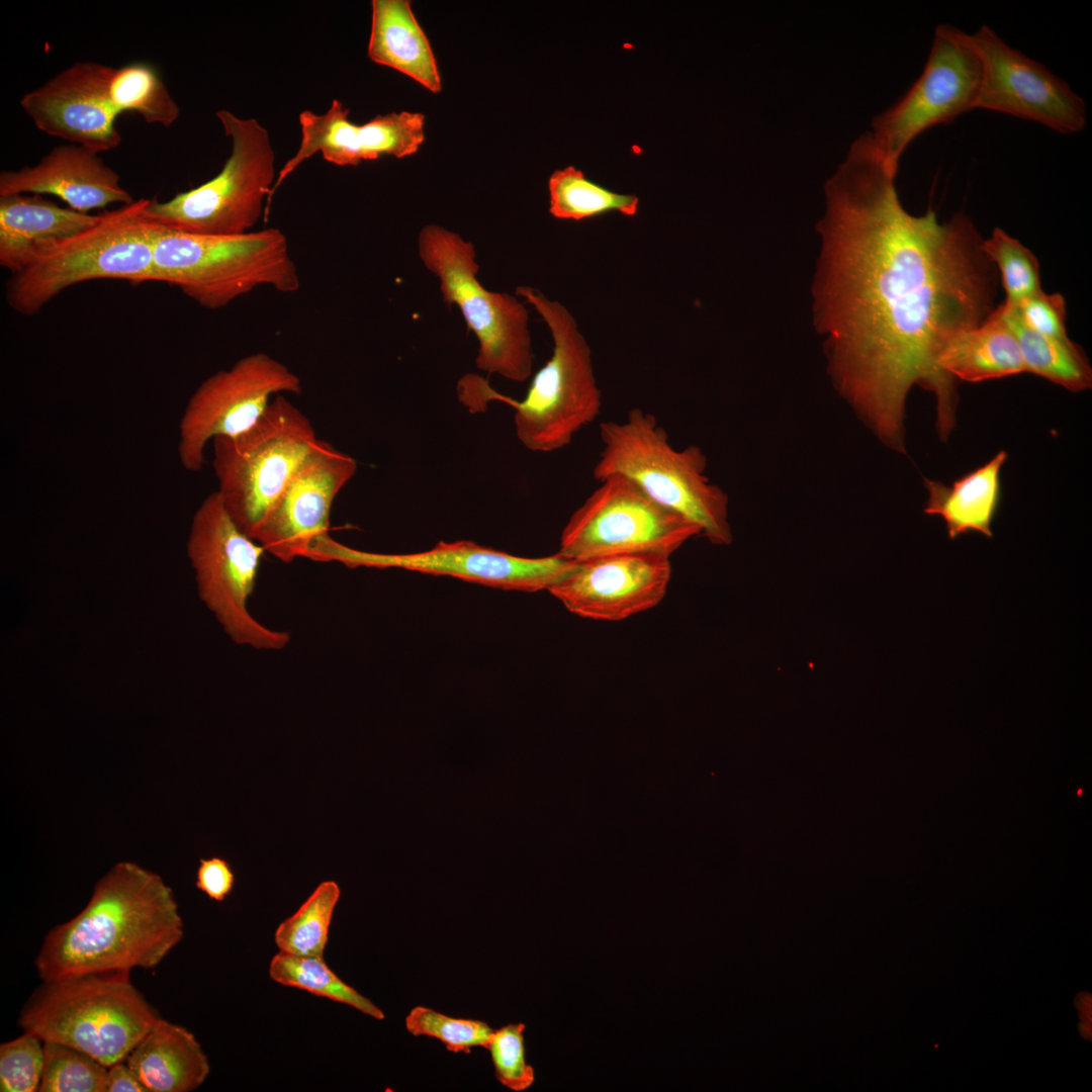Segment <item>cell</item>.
I'll return each instance as SVG.
<instances>
[{
  "instance_id": "obj_1",
  "label": "cell",
  "mask_w": 1092,
  "mask_h": 1092,
  "mask_svg": "<svg viewBox=\"0 0 1092 1092\" xmlns=\"http://www.w3.org/2000/svg\"><path fill=\"white\" fill-rule=\"evenodd\" d=\"M870 132L825 185L815 316L843 396L888 447L905 453L906 398L934 393L942 441L956 428L954 378L938 356L995 309L997 269L972 219L909 213Z\"/></svg>"
},
{
  "instance_id": "obj_2",
  "label": "cell",
  "mask_w": 1092,
  "mask_h": 1092,
  "mask_svg": "<svg viewBox=\"0 0 1092 1092\" xmlns=\"http://www.w3.org/2000/svg\"><path fill=\"white\" fill-rule=\"evenodd\" d=\"M183 936L172 889L158 874L119 861L97 881L76 916L48 932L35 968L42 981L153 969Z\"/></svg>"
},
{
  "instance_id": "obj_3",
  "label": "cell",
  "mask_w": 1092,
  "mask_h": 1092,
  "mask_svg": "<svg viewBox=\"0 0 1092 1092\" xmlns=\"http://www.w3.org/2000/svg\"><path fill=\"white\" fill-rule=\"evenodd\" d=\"M600 438L596 480L624 476L651 499L697 525L711 543H731L728 496L706 476L707 460L699 447L674 449L655 416L640 408L629 411L622 423H601Z\"/></svg>"
},
{
  "instance_id": "obj_4",
  "label": "cell",
  "mask_w": 1092,
  "mask_h": 1092,
  "mask_svg": "<svg viewBox=\"0 0 1092 1092\" xmlns=\"http://www.w3.org/2000/svg\"><path fill=\"white\" fill-rule=\"evenodd\" d=\"M130 972L84 974L43 983L19 1014L23 1031L80 1050L106 1067L125 1061L161 1018Z\"/></svg>"
},
{
  "instance_id": "obj_5",
  "label": "cell",
  "mask_w": 1092,
  "mask_h": 1092,
  "mask_svg": "<svg viewBox=\"0 0 1092 1092\" xmlns=\"http://www.w3.org/2000/svg\"><path fill=\"white\" fill-rule=\"evenodd\" d=\"M151 281L175 285L208 309L224 307L261 286L282 293L300 286L287 239L274 228L208 236L159 224Z\"/></svg>"
},
{
  "instance_id": "obj_6",
  "label": "cell",
  "mask_w": 1092,
  "mask_h": 1092,
  "mask_svg": "<svg viewBox=\"0 0 1092 1092\" xmlns=\"http://www.w3.org/2000/svg\"><path fill=\"white\" fill-rule=\"evenodd\" d=\"M147 200L101 213L92 226L12 274L6 285L10 307L35 314L66 288L90 280L151 281L159 224L146 216Z\"/></svg>"
},
{
  "instance_id": "obj_7",
  "label": "cell",
  "mask_w": 1092,
  "mask_h": 1092,
  "mask_svg": "<svg viewBox=\"0 0 1092 1092\" xmlns=\"http://www.w3.org/2000/svg\"><path fill=\"white\" fill-rule=\"evenodd\" d=\"M515 292L533 305L553 340L552 355L534 375L525 398L510 401L516 410V435L528 450L549 453L570 444L597 419L602 392L590 348L568 309L530 286H518Z\"/></svg>"
},
{
  "instance_id": "obj_8",
  "label": "cell",
  "mask_w": 1092,
  "mask_h": 1092,
  "mask_svg": "<svg viewBox=\"0 0 1092 1092\" xmlns=\"http://www.w3.org/2000/svg\"><path fill=\"white\" fill-rule=\"evenodd\" d=\"M418 252L423 265L439 279L445 304L457 305L467 331L475 335L476 367L508 380H527L533 367L529 312L516 296L481 285L474 245L429 223L419 233Z\"/></svg>"
},
{
  "instance_id": "obj_9",
  "label": "cell",
  "mask_w": 1092,
  "mask_h": 1092,
  "mask_svg": "<svg viewBox=\"0 0 1092 1092\" xmlns=\"http://www.w3.org/2000/svg\"><path fill=\"white\" fill-rule=\"evenodd\" d=\"M232 152L221 171L166 202L148 198L145 214L164 228L197 235L240 236L265 213L275 183V154L267 129L255 118L216 111Z\"/></svg>"
},
{
  "instance_id": "obj_10",
  "label": "cell",
  "mask_w": 1092,
  "mask_h": 1092,
  "mask_svg": "<svg viewBox=\"0 0 1092 1092\" xmlns=\"http://www.w3.org/2000/svg\"><path fill=\"white\" fill-rule=\"evenodd\" d=\"M316 441L310 421L283 394L247 430L212 440L216 491L244 533L252 536Z\"/></svg>"
},
{
  "instance_id": "obj_11",
  "label": "cell",
  "mask_w": 1092,
  "mask_h": 1092,
  "mask_svg": "<svg viewBox=\"0 0 1092 1092\" xmlns=\"http://www.w3.org/2000/svg\"><path fill=\"white\" fill-rule=\"evenodd\" d=\"M186 552L199 600L233 642L260 650L288 645L287 631L268 628L248 609L265 550L238 527L217 491L196 509Z\"/></svg>"
},
{
  "instance_id": "obj_12",
  "label": "cell",
  "mask_w": 1092,
  "mask_h": 1092,
  "mask_svg": "<svg viewBox=\"0 0 1092 1092\" xmlns=\"http://www.w3.org/2000/svg\"><path fill=\"white\" fill-rule=\"evenodd\" d=\"M570 516L558 554L580 562L595 557L651 553L670 557L700 528L657 504L632 481L611 475Z\"/></svg>"
},
{
  "instance_id": "obj_13",
  "label": "cell",
  "mask_w": 1092,
  "mask_h": 1092,
  "mask_svg": "<svg viewBox=\"0 0 1092 1092\" xmlns=\"http://www.w3.org/2000/svg\"><path fill=\"white\" fill-rule=\"evenodd\" d=\"M981 79V59L969 33L938 25L922 74L896 104L873 120L870 133L881 155L898 170L902 154L916 136L976 108Z\"/></svg>"
},
{
  "instance_id": "obj_14",
  "label": "cell",
  "mask_w": 1092,
  "mask_h": 1092,
  "mask_svg": "<svg viewBox=\"0 0 1092 1092\" xmlns=\"http://www.w3.org/2000/svg\"><path fill=\"white\" fill-rule=\"evenodd\" d=\"M301 381L266 353H254L206 378L192 393L179 424L178 456L184 469L198 472L206 445L252 426L272 395L300 393Z\"/></svg>"
},
{
  "instance_id": "obj_15",
  "label": "cell",
  "mask_w": 1092,
  "mask_h": 1092,
  "mask_svg": "<svg viewBox=\"0 0 1092 1092\" xmlns=\"http://www.w3.org/2000/svg\"><path fill=\"white\" fill-rule=\"evenodd\" d=\"M309 559L340 562L348 567L401 568L447 575L482 585L534 593L549 590L576 566L558 553L537 558L516 556L473 541L439 542L414 553H375L346 546L330 535L321 538Z\"/></svg>"
},
{
  "instance_id": "obj_16",
  "label": "cell",
  "mask_w": 1092,
  "mask_h": 1092,
  "mask_svg": "<svg viewBox=\"0 0 1092 1092\" xmlns=\"http://www.w3.org/2000/svg\"><path fill=\"white\" fill-rule=\"evenodd\" d=\"M969 36L982 63L975 109L1034 121L1062 134L1077 133L1086 126L1085 102L1062 78L986 25Z\"/></svg>"
},
{
  "instance_id": "obj_17",
  "label": "cell",
  "mask_w": 1092,
  "mask_h": 1092,
  "mask_svg": "<svg viewBox=\"0 0 1092 1092\" xmlns=\"http://www.w3.org/2000/svg\"><path fill=\"white\" fill-rule=\"evenodd\" d=\"M356 470L353 457L317 439L251 537L284 563L307 558L329 534L334 499Z\"/></svg>"
},
{
  "instance_id": "obj_18",
  "label": "cell",
  "mask_w": 1092,
  "mask_h": 1092,
  "mask_svg": "<svg viewBox=\"0 0 1092 1092\" xmlns=\"http://www.w3.org/2000/svg\"><path fill=\"white\" fill-rule=\"evenodd\" d=\"M669 558L651 553L590 558L577 562L549 592L576 616L621 621L663 600L671 577Z\"/></svg>"
},
{
  "instance_id": "obj_19",
  "label": "cell",
  "mask_w": 1092,
  "mask_h": 1092,
  "mask_svg": "<svg viewBox=\"0 0 1092 1092\" xmlns=\"http://www.w3.org/2000/svg\"><path fill=\"white\" fill-rule=\"evenodd\" d=\"M114 68L93 61L76 62L36 89L19 104L35 126L53 136L96 153L119 146L109 86Z\"/></svg>"
},
{
  "instance_id": "obj_20",
  "label": "cell",
  "mask_w": 1092,
  "mask_h": 1092,
  "mask_svg": "<svg viewBox=\"0 0 1092 1092\" xmlns=\"http://www.w3.org/2000/svg\"><path fill=\"white\" fill-rule=\"evenodd\" d=\"M350 110L340 100H333L329 109L317 114L303 110L299 114L301 140L296 154L279 171L265 207L282 182L301 163L316 153L338 166H357L388 155L397 159L418 152L425 140V115L400 111L376 115L363 124L349 119Z\"/></svg>"
},
{
  "instance_id": "obj_21",
  "label": "cell",
  "mask_w": 1092,
  "mask_h": 1092,
  "mask_svg": "<svg viewBox=\"0 0 1092 1092\" xmlns=\"http://www.w3.org/2000/svg\"><path fill=\"white\" fill-rule=\"evenodd\" d=\"M99 154L79 145L54 148L36 165L0 174V196L52 194L79 212L134 201Z\"/></svg>"
},
{
  "instance_id": "obj_22",
  "label": "cell",
  "mask_w": 1092,
  "mask_h": 1092,
  "mask_svg": "<svg viewBox=\"0 0 1092 1092\" xmlns=\"http://www.w3.org/2000/svg\"><path fill=\"white\" fill-rule=\"evenodd\" d=\"M99 217L60 207L39 194L0 196V264L15 274Z\"/></svg>"
},
{
  "instance_id": "obj_23",
  "label": "cell",
  "mask_w": 1092,
  "mask_h": 1092,
  "mask_svg": "<svg viewBox=\"0 0 1092 1092\" xmlns=\"http://www.w3.org/2000/svg\"><path fill=\"white\" fill-rule=\"evenodd\" d=\"M125 1063L148 1092H191L210 1073L206 1054L187 1028L160 1018Z\"/></svg>"
},
{
  "instance_id": "obj_24",
  "label": "cell",
  "mask_w": 1092,
  "mask_h": 1092,
  "mask_svg": "<svg viewBox=\"0 0 1092 1092\" xmlns=\"http://www.w3.org/2000/svg\"><path fill=\"white\" fill-rule=\"evenodd\" d=\"M367 53L379 65L396 70L432 93L442 80L430 40L408 0H373Z\"/></svg>"
},
{
  "instance_id": "obj_25",
  "label": "cell",
  "mask_w": 1092,
  "mask_h": 1092,
  "mask_svg": "<svg viewBox=\"0 0 1092 1092\" xmlns=\"http://www.w3.org/2000/svg\"><path fill=\"white\" fill-rule=\"evenodd\" d=\"M1007 458V452L1001 450L951 485L923 479L928 491L924 513L944 521L950 540L972 532L993 537L992 524L1001 499V470Z\"/></svg>"
},
{
  "instance_id": "obj_26",
  "label": "cell",
  "mask_w": 1092,
  "mask_h": 1092,
  "mask_svg": "<svg viewBox=\"0 0 1092 1092\" xmlns=\"http://www.w3.org/2000/svg\"><path fill=\"white\" fill-rule=\"evenodd\" d=\"M937 364L954 379L967 382L1025 372L1017 339L998 306L981 325L956 336L939 354Z\"/></svg>"
},
{
  "instance_id": "obj_27",
  "label": "cell",
  "mask_w": 1092,
  "mask_h": 1092,
  "mask_svg": "<svg viewBox=\"0 0 1092 1092\" xmlns=\"http://www.w3.org/2000/svg\"><path fill=\"white\" fill-rule=\"evenodd\" d=\"M997 306L1017 339L1025 372L1040 376L1072 392L1091 388L1092 369L1077 344L1044 337L1027 328L1015 307L1003 302Z\"/></svg>"
},
{
  "instance_id": "obj_28",
  "label": "cell",
  "mask_w": 1092,
  "mask_h": 1092,
  "mask_svg": "<svg viewBox=\"0 0 1092 1092\" xmlns=\"http://www.w3.org/2000/svg\"><path fill=\"white\" fill-rule=\"evenodd\" d=\"M549 212L559 219L583 220L612 211L638 212L639 198L614 192L585 177L573 166L554 171L548 180Z\"/></svg>"
},
{
  "instance_id": "obj_29",
  "label": "cell",
  "mask_w": 1092,
  "mask_h": 1092,
  "mask_svg": "<svg viewBox=\"0 0 1092 1092\" xmlns=\"http://www.w3.org/2000/svg\"><path fill=\"white\" fill-rule=\"evenodd\" d=\"M270 978L329 1000L348 1005L377 1020L384 1019L383 1011L369 998L344 982L324 961L323 957L294 956L278 951L269 964Z\"/></svg>"
},
{
  "instance_id": "obj_30",
  "label": "cell",
  "mask_w": 1092,
  "mask_h": 1092,
  "mask_svg": "<svg viewBox=\"0 0 1092 1092\" xmlns=\"http://www.w3.org/2000/svg\"><path fill=\"white\" fill-rule=\"evenodd\" d=\"M341 890L334 881L322 882L301 906L276 928L278 951L323 957Z\"/></svg>"
},
{
  "instance_id": "obj_31",
  "label": "cell",
  "mask_w": 1092,
  "mask_h": 1092,
  "mask_svg": "<svg viewBox=\"0 0 1092 1092\" xmlns=\"http://www.w3.org/2000/svg\"><path fill=\"white\" fill-rule=\"evenodd\" d=\"M109 92L119 113L134 111L146 122L163 126L173 124L179 117L178 104L156 70L147 63L114 68Z\"/></svg>"
},
{
  "instance_id": "obj_32",
  "label": "cell",
  "mask_w": 1092,
  "mask_h": 1092,
  "mask_svg": "<svg viewBox=\"0 0 1092 1092\" xmlns=\"http://www.w3.org/2000/svg\"><path fill=\"white\" fill-rule=\"evenodd\" d=\"M982 249L1000 273L1004 304L1015 307L1042 290L1037 258L1002 229H994L991 236L983 240Z\"/></svg>"
},
{
  "instance_id": "obj_33",
  "label": "cell",
  "mask_w": 1092,
  "mask_h": 1092,
  "mask_svg": "<svg viewBox=\"0 0 1092 1092\" xmlns=\"http://www.w3.org/2000/svg\"><path fill=\"white\" fill-rule=\"evenodd\" d=\"M42 1042L43 1069L38 1092H102L106 1066L67 1044Z\"/></svg>"
},
{
  "instance_id": "obj_34",
  "label": "cell",
  "mask_w": 1092,
  "mask_h": 1092,
  "mask_svg": "<svg viewBox=\"0 0 1092 1092\" xmlns=\"http://www.w3.org/2000/svg\"><path fill=\"white\" fill-rule=\"evenodd\" d=\"M406 1030L414 1036H428L441 1041L451 1053L469 1054L473 1048H485L493 1029L484 1021L456 1018L425 1006L411 1009L404 1018Z\"/></svg>"
},
{
  "instance_id": "obj_35",
  "label": "cell",
  "mask_w": 1092,
  "mask_h": 1092,
  "mask_svg": "<svg viewBox=\"0 0 1092 1092\" xmlns=\"http://www.w3.org/2000/svg\"><path fill=\"white\" fill-rule=\"evenodd\" d=\"M524 1023H509L493 1029L485 1049L489 1052L496 1080L506 1088L521 1092L535 1081V1072L526 1060Z\"/></svg>"
},
{
  "instance_id": "obj_36",
  "label": "cell",
  "mask_w": 1092,
  "mask_h": 1092,
  "mask_svg": "<svg viewBox=\"0 0 1092 1092\" xmlns=\"http://www.w3.org/2000/svg\"><path fill=\"white\" fill-rule=\"evenodd\" d=\"M33 1033L22 1035L0 1045V1091H38L43 1069V1044Z\"/></svg>"
},
{
  "instance_id": "obj_37",
  "label": "cell",
  "mask_w": 1092,
  "mask_h": 1092,
  "mask_svg": "<svg viewBox=\"0 0 1092 1092\" xmlns=\"http://www.w3.org/2000/svg\"><path fill=\"white\" fill-rule=\"evenodd\" d=\"M1015 308L1023 324L1032 331L1061 342H1072L1067 334L1066 300L1062 294L1040 290Z\"/></svg>"
},
{
  "instance_id": "obj_38",
  "label": "cell",
  "mask_w": 1092,
  "mask_h": 1092,
  "mask_svg": "<svg viewBox=\"0 0 1092 1092\" xmlns=\"http://www.w3.org/2000/svg\"><path fill=\"white\" fill-rule=\"evenodd\" d=\"M235 874L222 857L201 858L196 872V888L209 899L222 902L233 891Z\"/></svg>"
},
{
  "instance_id": "obj_39",
  "label": "cell",
  "mask_w": 1092,
  "mask_h": 1092,
  "mask_svg": "<svg viewBox=\"0 0 1092 1092\" xmlns=\"http://www.w3.org/2000/svg\"><path fill=\"white\" fill-rule=\"evenodd\" d=\"M102 1092H148L125 1061L107 1067Z\"/></svg>"
}]
</instances>
